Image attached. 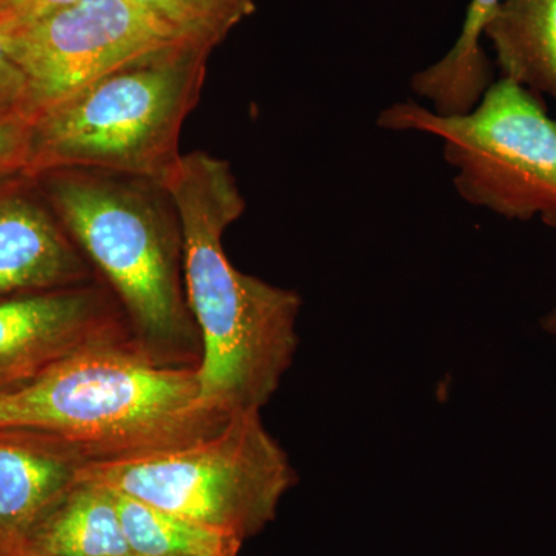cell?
<instances>
[{
	"mask_svg": "<svg viewBox=\"0 0 556 556\" xmlns=\"http://www.w3.org/2000/svg\"><path fill=\"white\" fill-rule=\"evenodd\" d=\"M378 124L438 138L468 204L556 228V119L515 80L493 83L466 113L441 115L405 101L382 110Z\"/></svg>",
	"mask_w": 556,
	"mask_h": 556,
	"instance_id": "cell-6",
	"label": "cell"
},
{
	"mask_svg": "<svg viewBox=\"0 0 556 556\" xmlns=\"http://www.w3.org/2000/svg\"><path fill=\"white\" fill-rule=\"evenodd\" d=\"M22 551L47 556H137L112 490L83 479L36 526Z\"/></svg>",
	"mask_w": 556,
	"mask_h": 556,
	"instance_id": "cell-11",
	"label": "cell"
},
{
	"mask_svg": "<svg viewBox=\"0 0 556 556\" xmlns=\"http://www.w3.org/2000/svg\"><path fill=\"white\" fill-rule=\"evenodd\" d=\"M76 0H0V25L17 30Z\"/></svg>",
	"mask_w": 556,
	"mask_h": 556,
	"instance_id": "cell-18",
	"label": "cell"
},
{
	"mask_svg": "<svg viewBox=\"0 0 556 556\" xmlns=\"http://www.w3.org/2000/svg\"><path fill=\"white\" fill-rule=\"evenodd\" d=\"M175 38L131 0H76L11 35L28 83V110L51 108Z\"/></svg>",
	"mask_w": 556,
	"mask_h": 556,
	"instance_id": "cell-7",
	"label": "cell"
},
{
	"mask_svg": "<svg viewBox=\"0 0 556 556\" xmlns=\"http://www.w3.org/2000/svg\"><path fill=\"white\" fill-rule=\"evenodd\" d=\"M78 479L244 543L274 521L281 497L298 478L287 453L263 426L260 412H244L189 444L86 464Z\"/></svg>",
	"mask_w": 556,
	"mask_h": 556,
	"instance_id": "cell-5",
	"label": "cell"
},
{
	"mask_svg": "<svg viewBox=\"0 0 556 556\" xmlns=\"http://www.w3.org/2000/svg\"><path fill=\"white\" fill-rule=\"evenodd\" d=\"M90 266L33 179L0 186V299L90 283Z\"/></svg>",
	"mask_w": 556,
	"mask_h": 556,
	"instance_id": "cell-9",
	"label": "cell"
},
{
	"mask_svg": "<svg viewBox=\"0 0 556 556\" xmlns=\"http://www.w3.org/2000/svg\"><path fill=\"white\" fill-rule=\"evenodd\" d=\"M497 3L500 0H471L452 50L409 80L415 94L430 102L433 112L441 115L468 112L492 86V64L482 49L481 38Z\"/></svg>",
	"mask_w": 556,
	"mask_h": 556,
	"instance_id": "cell-13",
	"label": "cell"
},
{
	"mask_svg": "<svg viewBox=\"0 0 556 556\" xmlns=\"http://www.w3.org/2000/svg\"><path fill=\"white\" fill-rule=\"evenodd\" d=\"M484 36L503 78L556 101V0H500Z\"/></svg>",
	"mask_w": 556,
	"mask_h": 556,
	"instance_id": "cell-12",
	"label": "cell"
},
{
	"mask_svg": "<svg viewBox=\"0 0 556 556\" xmlns=\"http://www.w3.org/2000/svg\"><path fill=\"white\" fill-rule=\"evenodd\" d=\"M33 113L11 110L0 115V186L24 177L30 142Z\"/></svg>",
	"mask_w": 556,
	"mask_h": 556,
	"instance_id": "cell-16",
	"label": "cell"
},
{
	"mask_svg": "<svg viewBox=\"0 0 556 556\" xmlns=\"http://www.w3.org/2000/svg\"><path fill=\"white\" fill-rule=\"evenodd\" d=\"M229 417L201 404L195 367L161 364L124 338L80 348L0 393V430L50 439L87 464L189 444Z\"/></svg>",
	"mask_w": 556,
	"mask_h": 556,
	"instance_id": "cell-2",
	"label": "cell"
},
{
	"mask_svg": "<svg viewBox=\"0 0 556 556\" xmlns=\"http://www.w3.org/2000/svg\"><path fill=\"white\" fill-rule=\"evenodd\" d=\"M13 30L0 25V113L28 110V83L11 53Z\"/></svg>",
	"mask_w": 556,
	"mask_h": 556,
	"instance_id": "cell-17",
	"label": "cell"
},
{
	"mask_svg": "<svg viewBox=\"0 0 556 556\" xmlns=\"http://www.w3.org/2000/svg\"><path fill=\"white\" fill-rule=\"evenodd\" d=\"M118 338V313L90 283L0 299V393L80 348Z\"/></svg>",
	"mask_w": 556,
	"mask_h": 556,
	"instance_id": "cell-8",
	"label": "cell"
},
{
	"mask_svg": "<svg viewBox=\"0 0 556 556\" xmlns=\"http://www.w3.org/2000/svg\"><path fill=\"white\" fill-rule=\"evenodd\" d=\"M177 39L207 50L219 46L241 21L251 16L255 0H131Z\"/></svg>",
	"mask_w": 556,
	"mask_h": 556,
	"instance_id": "cell-15",
	"label": "cell"
},
{
	"mask_svg": "<svg viewBox=\"0 0 556 556\" xmlns=\"http://www.w3.org/2000/svg\"><path fill=\"white\" fill-rule=\"evenodd\" d=\"M212 51L174 40L33 113L24 177L84 169L164 182L199 104Z\"/></svg>",
	"mask_w": 556,
	"mask_h": 556,
	"instance_id": "cell-4",
	"label": "cell"
},
{
	"mask_svg": "<svg viewBox=\"0 0 556 556\" xmlns=\"http://www.w3.org/2000/svg\"><path fill=\"white\" fill-rule=\"evenodd\" d=\"M9 556H47V555L35 554V552L21 551V552H16V554L9 555Z\"/></svg>",
	"mask_w": 556,
	"mask_h": 556,
	"instance_id": "cell-20",
	"label": "cell"
},
{
	"mask_svg": "<svg viewBox=\"0 0 556 556\" xmlns=\"http://www.w3.org/2000/svg\"><path fill=\"white\" fill-rule=\"evenodd\" d=\"M129 317L135 342L166 365L200 345L185 287L182 230L169 190L150 179L61 169L33 179Z\"/></svg>",
	"mask_w": 556,
	"mask_h": 556,
	"instance_id": "cell-3",
	"label": "cell"
},
{
	"mask_svg": "<svg viewBox=\"0 0 556 556\" xmlns=\"http://www.w3.org/2000/svg\"><path fill=\"white\" fill-rule=\"evenodd\" d=\"M86 464L50 439L0 430V556L25 547Z\"/></svg>",
	"mask_w": 556,
	"mask_h": 556,
	"instance_id": "cell-10",
	"label": "cell"
},
{
	"mask_svg": "<svg viewBox=\"0 0 556 556\" xmlns=\"http://www.w3.org/2000/svg\"><path fill=\"white\" fill-rule=\"evenodd\" d=\"M0 115H3V113H0Z\"/></svg>",
	"mask_w": 556,
	"mask_h": 556,
	"instance_id": "cell-21",
	"label": "cell"
},
{
	"mask_svg": "<svg viewBox=\"0 0 556 556\" xmlns=\"http://www.w3.org/2000/svg\"><path fill=\"white\" fill-rule=\"evenodd\" d=\"M112 493L124 533L137 556H239L243 541L237 536L115 490Z\"/></svg>",
	"mask_w": 556,
	"mask_h": 556,
	"instance_id": "cell-14",
	"label": "cell"
},
{
	"mask_svg": "<svg viewBox=\"0 0 556 556\" xmlns=\"http://www.w3.org/2000/svg\"><path fill=\"white\" fill-rule=\"evenodd\" d=\"M543 328L546 329L548 334L556 336V309L552 311L551 314L543 320Z\"/></svg>",
	"mask_w": 556,
	"mask_h": 556,
	"instance_id": "cell-19",
	"label": "cell"
},
{
	"mask_svg": "<svg viewBox=\"0 0 556 556\" xmlns=\"http://www.w3.org/2000/svg\"><path fill=\"white\" fill-rule=\"evenodd\" d=\"M164 188L181 223L186 298L200 334V402L228 417L260 412L298 351L302 299L229 262L223 236L247 201L228 161L182 155Z\"/></svg>",
	"mask_w": 556,
	"mask_h": 556,
	"instance_id": "cell-1",
	"label": "cell"
}]
</instances>
